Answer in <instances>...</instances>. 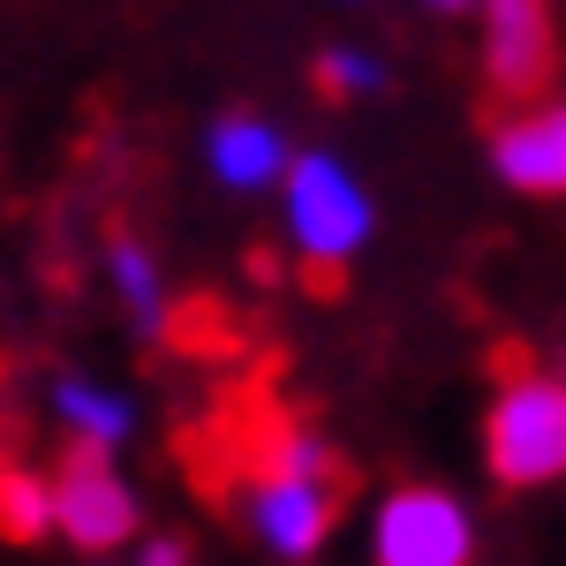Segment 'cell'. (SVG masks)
<instances>
[{"instance_id": "cell-7", "label": "cell", "mask_w": 566, "mask_h": 566, "mask_svg": "<svg viewBox=\"0 0 566 566\" xmlns=\"http://www.w3.org/2000/svg\"><path fill=\"white\" fill-rule=\"evenodd\" d=\"M491 167L522 197H566V106H528L491 136Z\"/></svg>"}, {"instance_id": "cell-10", "label": "cell", "mask_w": 566, "mask_h": 566, "mask_svg": "<svg viewBox=\"0 0 566 566\" xmlns=\"http://www.w3.org/2000/svg\"><path fill=\"white\" fill-rule=\"evenodd\" d=\"M106 280H114V295H122V310H129V325L144 333V340H159L167 325H175V303H167V272H159V258L144 250V242H114L106 250Z\"/></svg>"}, {"instance_id": "cell-9", "label": "cell", "mask_w": 566, "mask_h": 566, "mask_svg": "<svg viewBox=\"0 0 566 566\" xmlns=\"http://www.w3.org/2000/svg\"><path fill=\"white\" fill-rule=\"evenodd\" d=\"M205 167H212L219 189H272V181H287V167H295V151H287V136L272 129L264 114H227V122H212V136H205Z\"/></svg>"}, {"instance_id": "cell-14", "label": "cell", "mask_w": 566, "mask_h": 566, "mask_svg": "<svg viewBox=\"0 0 566 566\" xmlns=\"http://www.w3.org/2000/svg\"><path fill=\"white\" fill-rule=\"evenodd\" d=\"M431 8H476V0H431Z\"/></svg>"}, {"instance_id": "cell-2", "label": "cell", "mask_w": 566, "mask_h": 566, "mask_svg": "<svg viewBox=\"0 0 566 566\" xmlns=\"http://www.w3.org/2000/svg\"><path fill=\"white\" fill-rule=\"evenodd\" d=\"M483 469L506 491L566 483V378L514 370L483 408Z\"/></svg>"}, {"instance_id": "cell-6", "label": "cell", "mask_w": 566, "mask_h": 566, "mask_svg": "<svg viewBox=\"0 0 566 566\" xmlns=\"http://www.w3.org/2000/svg\"><path fill=\"white\" fill-rule=\"evenodd\" d=\"M483 8V69L499 91H544L552 76V0H476Z\"/></svg>"}, {"instance_id": "cell-8", "label": "cell", "mask_w": 566, "mask_h": 566, "mask_svg": "<svg viewBox=\"0 0 566 566\" xmlns=\"http://www.w3.org/2000/svg\"><path fill=\"white\" fill-rule=\"evenodd\" d=\"M53 423L69 431L76 453H122L136 438V400L122 386H106V378H91V370H61L53 378Z\"/></svg>"}, {"instance_id": "cell-1", "label": "cell", "mask_w": 566, "mask_h": 566, "mask_svg": "<svg viewBox=\"0 0 566 566\" xmlns=\"http://www.w3.org/2000/svg\"><path fill=\"white\" fill-rule=\"evenodd\" d=\"M242 528L264 559L280 566H310L325 544H333V522H340V469H333V446L303 423H280L264 438V453L242 469Z\"/></svg>"}, {"instance_id": "cell-4", "label": "cell", "mask_w": 566, "mask_h": 566, "mask_svg": "<svg viewBox=\"0 0 566 566\" xmlns=\"http://www.w3.org/2000/svg\"><path fill=\"white\" fill-rule=\"evenodd\" d=\"M363 566H476V514L446 483H392L370 506Z\"/></svg>"}, {"instance_id": "cell-13", "label": "cell", "mask_w": 566, "mask_h": 566, "mask_svg": "<svg viewBox=\"0 0 566 566\" xmlns=\"http://www.w3.org/2000/svg\"><path fill=\"white\" fill-rule=\"evenodd\" d=\"M136 566H197V559H189L181 536H144V544H136Z\"/></svg>"}, {"instance_id": "cell-3", "label": "cell", "mask_w": 566, "mask_h": 566, "mask_svg": "<svg viewBox=\"0 0 566 566\" xmlns=\"http://www.w3.org/2000/svg\"><path fill=\"white\" fill-rule=\"evenodd\" d=\"M280 219H287V242H295V258L317 264V272H340V264L363 258V242H370V189L333 159V151H295V167L280 181Z\"/></svg>"}, {"instance_id": "cell-11", "label": "cell", "mask_w": 566, "mask_h": 566, "mask_svg": "<svg viewBox=\"0 0 566 566\" xmlns=\"http://www.w3.org/2000/svg\"><path fill=\"white\" fill-rule=\"evenodd\" d=\"M53 536V476L0 469V544H45Z\"/></svg>"}, {"instance_id": "cell-5", "label": "cell", "mask_w": 566, "mask_h": 566, "mask_svg": "<svg viewBox=\"0 0 566 566\" xmlns=\"http://www.w3.org/2000/svg\"><path fill=\"white\" fill-rule=\"evenodd\" d=\"M136 522H144V506H136L129 476H122L106 453H69V461L53 469V536H61L69 552L114 559V552L136 544Z\"/></svg>"}, {"instance_id": "cell-12", "label": "cell", "mask_w": 566, "mask_h": 566, "mask_svg": "<svg viewBox=\"0 0 566 566\" xmlns=\"http://www.w3.org/2000/svg\"><path fill=\"white\" fill-rule=\"evenodd\" d=\"M317 84L333 91V98H363V91L386 84V69H378L370 53H355V45H333V53L317 61Z\"/></svg>"}]
</instances>
